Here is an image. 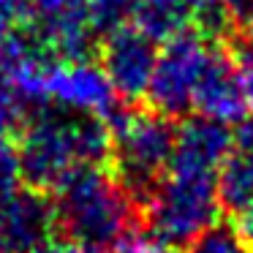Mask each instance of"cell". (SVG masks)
I'll list each match as a JSON object with an SVG mask.
<instances>
[{
	"instance_id": "obj_4",
	"label": "cell",
	"mask_w": 253,
	"mask_h": 253,
	"mask_svg": "<svg viewBox=\"0 0 253 253\" xmlns=\"http://www.w3.org/2000/svg\"><path fill=\"white\" fill-rule=\"evenodd\" d=\"M177 144V123L155 109H128L112 128L109 169L144 207L166 177Z\"/></svg>"
},
{
	"instance_id": "obj_1",
	"label": "cell",
	"mask_w": 253,
	"mask_h": 253,
	"mask_svg": "<svg viewBox=\"0 0 253 253\" xmlns=\"http://www.w3.org/2000/svg\"><path fill=\"white\" fill-rule=\"evenodd\" d=\"M14 147L22 182L46 193L82 166L109 164L112 126L101 115L46 104L25 117Z\"/></svg>"
},
{
	"instance_id": "obj_10",
	"label": "cell",
	"mask_w": 253,
	"mask_h": 253,
	"mask_svg": "<svg viewBox=\"0 0 253 253\" xmlns=\"http://www.w3.org/2000/svg\"><path fill=\"white\" fill-rule=\"evenodd\" d=\"M231 150H234V131L226 123L204 115H193L177 123V144L169 169L218 174L223 161L231 155Z\"/></svg>"
},
{
	"instance_id": "obj_19",
	"label": "cell",
	"mask_w": 253,
	"mask_h": 253,
	"mask_svg": "<svg viewBox=\"0 0 253 253\" xmlns=\"http://www.w3.org/2000/svg\"><path fill=\"white\" fill-rule=\"evenodd\" d=\"M234 41H240V44H245V46H251V49H253V17L248 19L245 25H240V28L234 30Z\"/></svg>"
},
{
	"instance_id": "obj_3",
	"label": "cell",
	"mask_w": 253,
	"mask_h": 253,
	"mask_svg": "<svg viewBox=\"0 0 253 253\" xmlns=\"http://www.w3.org/2000/svg\"><path fill=\"white\" fill-rule=\"evenodd\" d=\"M220 212L218 174L169 169L142 207V226L153 245L177 253L218 226Z\"/></svg>"
},
{
	"instance_id": "obj_13",
	"label": "cell",
	"mask_w": 253,
	"mask_h": 253,
	"mask_svg": "<svg viewBox=\"0 0 253 253\" xmlns=\"http://www.w3.org/2000/svg\"><path fill=\"white\" fill-rule=\"evenodd\" d=\"M136 6H139V0H84L90 25L98 33V39L133 25Z\"/></svg>"
},
{
	"instance_id": "obj_6",
	"label": "cell",
	"mask_w": 253,
	"mask_h": 253,
	"mask_svg": "<svg viewBox=\"0 0 253 253\" xmlns=\"http://www.w3.org/2000/svg\"><path fill=\"white\" fill-rule=\"evenodd\" d=\"M158 52V41L142 33L136 25L120 28L98 41V66L123 104L131 106L147 98Z\"/></svg>"
},
{
	"instance_id": "obj_11",
	"label": "cell",
	"mask_w": 253,
	"mask_h": 253,
	"mask_svg": "<svg viewBox=\"0 0 253 253\" xmlns=\"http://www.w3.org/2000/svg\"><path fill=\"white\" fill-rule=\"evenodd\" d=\"M193 22V14L182 0H139L136 6V25L142 33H147L153 41H169L180 36L182 30H191L188 25Z\"/></svg>"
},
{
	"instance_id": "obj_15",
	"label": "cell",
	"mask_w": 253,
	"mask_h": 253,
	"mask_svg": "<svg viewBox=\"0 0 253 253\" xmlns=\"http://www.w3.org/2000/svg\"><path fill=\"white\" fill-rule=\"evenodd\" d=\"M22 171H19V155L8 139H0V196H8L22 188Z\"/></svg>"
},
{
	"instance_id": "obj_2",
	"label": "cell",
	"mask_w": 253,
	"mask_h": 253,
	"mask_svg": "<svg viewBox=\"0 0 253 253\" xmlns=\"http://www.w3.org/2000/svg\"><path fill=\"white\" fill-rule=\"evenodd\" d=\"M57 237L79 242L93 253H115L133 242L142 207L120 185L109 164L82 166L52 191Z\"/></svg>"
},
{
	"instance_id": "obj_14",
	"label": "cell",
	"mask_w": 253,
	"mask_h": 253,
	"mask_svg": "<svg viewBox=\"0 0 253 253\" xmlns=\"http://www.w3.org/2000/svg\"><path fill=\"white\" fill-rule=\"evenodd\" d=\"M188 253H251V251L245 248V242L237 237V231L231 226H212L188 248Z\"/></svg>"
},
{
	"instance_id": "obj_16",
	"label": "cell",
	"mask_w": 253,
	"mask_h": 253,
	"mask_svg": "<svg viewBox=\"0 0 253 253\" xmlns=\"http://www.w3.org/2000/svg\"><path fill=\"white\" fill-rule=\"evenodd\" d=\"M231 229L237 231V237H240V240L245 242V248L253 253V199L237 215H231Z\"/></svg>"
},
{
	"instance_id": "obj_8",
	"label": "cell",
	"mask_w": 253,
	"mask_h": 253,
	"mask_svg": "<svg viewBox=\"0 0 253 253\" xmlns=\"http://www.w3.org/2000/svg\"><path fill=\"white\" fill-rule=\"evenodd\" d=\"M55 234L52 199L36 188L0 196V253H33Z\"/></svg>"
},
{
	"instance_id": "obj_12",
	"label": "cell",
	"mask_w": 253,
	"mask_h": 253,
	"mask_svg": "<svg viewBox=\"0 0 253 253\" xmlns=\"http://www.w3.org/2000/svg\"><path fill=\"white\" fill-rule=\"evenodd\" d=\"M253 199V158L242 150H231V155L218 169V202L220 210L237 215Z\"/></svg>"
},
{
	"instance_id": "obj_18",
	"label": "cell",
	"mask_w": 253,
	"mask_h": 253,
	"mask_svg": "<svg viewBox=\"0 0 253 253\" xmlns=\"http://www.w3.org/2000/svg\"><path fill=\"white\" fill-rule=\"evenodd\" d=\"M234 147L242 150V153H248L253 158V120H245L234 131Z\"/></svg>"
},
{
	"instance_id": "obj_7",
	"label": "cell",
	"mask_w": 253,
	"mask_h": 253,
	"mask_svg": "<svg viewBox=\"0 0 253 253\" xmlns=\"http://www.w3.org/2000/svg\"><path fill=\"white\" fill-rule=\"evenodd\" d=\"M46 104H57L74 112H90V115L106 117L115 126L131 106L123 104L115 95L109 79L104 77L98 60L79 63H55L46 77Z\"/></svg>"
},
{
	"instance_id": "obj_9",
	"label": "cell",
	"mask_w": 253,
	"mask_h": 253,
	"mask_svg": "<svg viewBox=\"0 0 253 253\" xmlns=\"http://www.w3.org/2000/svg\"><path fill=\"white\" fill-rule=\"evenodd\" d=\"M193 109L204 117L226 123V126L242 123V117L248 112V98L240 82L234 55L218 44L212 46L207 68L199 79L196 95H193Z\"/></svg>"
},
{
	"instance_id": "obj_17",
	"label": "cell",
	"mask_w": 253,
	"mask_h": 253,
	"mask_svg": "<svg viewBox=\"0 0 253 253\" xmlns=\"http://www.w3.org/2000/svg\"><path fill=\"white\" fill-rule=\"evenodd\" d=\"M33 253H93L87 248H82L79 242H71L66 237H49L46 242H41Z\"/></svg>"
},
{
	"instance_id": "obj_5",
	"label": "cell",
	"mask_w": 253,
	"mask_h": 253,
	"mask_svg": "<svg viewBox=\"0 0 253 253\" xmlns=\"http://www.w3.org/2000/svg\"><path fill=\"white\" fill-rule=\"evenodd\" d=\"M212 46V39L199 30H182L180 36L166 41L164 49L158 52V63L147 87L150 109L171 120L185 117L193 109V95L207 68Z\"/></svg>"
}]
</instances>
